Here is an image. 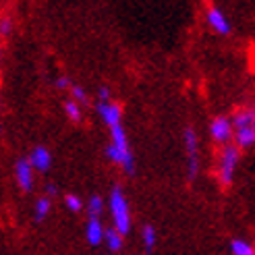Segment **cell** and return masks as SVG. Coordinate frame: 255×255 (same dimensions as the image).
Here are the masks:
<instances>
[{"label":"cell","mask_w":255,"mask_h":255,"mask_svg":"<svg viewBox=\"0 0 255 255\" xmlns=\"http://www.w3.org/2000/svg\"><path fill=\"white\" fill-rule=\"evenodd\" d=\"M106 158L125 170V174L133 176L135 174V156L131 151V145H129V137H127V131L123 125H114L110 127V143L106 145Z\"/></svg>","instance_id":"cell-1"},{"label":"cell","mask_w":255,"mask_h":255,"mask_svg":"<svg viewBox=\"0 0 255 255\" xmlns=\"http://www.w3.org/2000/svg\"><path fill=\"white\" fill-rule=\"evenodd\" d=\"M108 208H110V214H112L114 228H117L123 237H127L131 233V208H129V201H127V195H125L123 187L114 185L110 189Z\"/></svg>","instance_id":"cell-2"},{"label":"cell","mask_w":255,"mask_h":255,"mask_svg":"<svg viewBox=\"0 0 255 255\" xmlns=\"http://www.w3.org/2000/svg\"><path fill=\"white\" fill-rule=\"evenodd\" d=\"M231 119L235 127V145L239 149L255 145V108H241Z\"/></svg>","instance_id":"cell-3"},{"label":"cell","mask_w":255,"mask_h":255,"mask_svg":"<svg viewBox=\"0 0 255 255\" xmlns=\"http://www.w3.org/2000/svg\"><path fill=\"white\" fill-rule=\"evenodd\" d=\"M241 162V149L235 143L222 145L218 160H216V174H218V183L222 187H231L235 181V172Z\"/></svg>","instance_id":"cell-4"},{"label":"cell","mask_w":255,"mask_h":255,"mask_svg":"<svg viewBox=\"0 0 255 255\" xmlns=\"http://www.w3.org/2000/svg\"><path fill=\"white\" fill-rule=\"evenodd\" d=\"M183 139H185V154H187V178L195 181L199 174V139L193 127H187Z\"/></svg>","instance_id":"cell-5"},{"label":"cell","mask_w":255,"mask_h":255,"mask_svg":"<svg viewBox=\"0 0 255 255\" xmlns=\"http://www.w3.org/2000/svg\"><path fill=\"white\" fill-rule=\"evenodd\" d=\"M210 137H212V141L220 143V145H228V143H231V139H235L233 119H228V117H216L210 123Z\"/></svg>","instance_id":"cell-6"},{"label":"cell","mask_w":255,"mask_h":255,"mask_svg":"<svg viewBox=\"0 0 255 255\" xmlns=\"http://www.w3.org/2000/svg\"><path fill=\"white\" fill-rule=\"evenodd\" d=\"M33 170L35 168L31 166L29 158H19L15 162V181L23 193H29L33 189Z\"/></svg>","instance_id":"cell-7"},{"label":"cell","mask_w":255,"mask_h":255,"mask_svg":"<svg viewBox=\"0 0 255 255\" xmlns=\"http://www.w3.org/2000/svg\"><path fill=\"white\" fill-rule=\"evenodd\" d=\"M96 110H98V117L102 119V123H104L108 129L114 125H123V108L117 102H98Z\"/></svg>","instance_id":"cell-8"},{"label":"cell","mask_w":255,"mask_h":255,"mask_svg":"<svg viewBox=\"0 0 255 255\" xmlns=\"http://www.w3.org/2000/svg\"><path fill=\"white\" fill-rule=\"evenodd\" d=\"M206 21L210 25V29H214L218 35H228V33H231V29H233L228 17L224 15L220 8H216V6H210L206 10Z\"/></svg>","instance_id":"cell-9"},{"label":"cell","mask_w":255,"mask_h":255,"mask_svg":"<svg viewBox=\"0 0 255 255\" xmlns=\"http://www.w3.org/2000/svg\"><path fill=\"white\" fill-rule=\"evenodd\" d=\"M106 231H108V228H104V224H102L100 218H87V224H85V239H87V243L92 245V247H98V245L104 243Z\"/></svg>","instance_id":"cell-10"},{"label":"cell","mask_w":255,"mask_h":255,"mask_svg":"<svg viewBox=\"0 0 255 255\" xmlns=\"http://www.w3.org/2000/svg\"><path fill=\"white\" fill-rule=\"evenodd\" d=\"M29 162L35 170L40 172H48L50 166H52V154H50V149L44 147V145H37L33 147V151L29 154Z\"/></svg>","instance_id":"cell-11"},{"label":"cell","mask_w":255,"mask_h":255,"mask_svg":"<svg viewBox=\"0 0 255 255\" xmlns=\"http://www.w3.org/2000/svg\"><path fill=\"white\" fill-rule=\"evenodd\" d=\"M50 210H52V197H48V195H40L35 199L33 203V220L35 222H42L48 218V214Z\"/></svg>","instance_id":"cell-12"},{"label":"cell","mask_w":255,"mask_h":255,"mask_svg":"<svg viewBox=\"0 0 255 255\" xmlns=\"http://www.w3.org/2000/svg\"><path fill=\"white\" fill-rule=\"evenodd\" d=\"M104 243H106V247H108V251H112V253H119L121 249H123V245H125V237L117 231V228H108L106 231V239H104Z\"/></svg>","instance_id":"cell-13"},{"label":"cell","mask_w":255,"mask_h":255,"mask_svg":"<svg viewBox=\"0 0 255 255\" xmlns=\"http://www.w3.org/2000/svg\"><path fill=\"white\" fill-rule=\"evenodd\" d=\"M141 243H143V249L145 251H154L156 249V243H158V233L156 228L151 224H145L141 228Z\"/></svg>","instance_id":"cell-14"},{"label":"cell","mask_w":255,"mask_h":255,"mask_svg":"<svg viewBox=\"0 0 255 255\" xmlns=\"http://www.w3.org/2000/svg\"><path fill=\"white\" fill-rule=\"evenodd\" d=\"M65 114L71 123H81L83 121V110H81V104L79 102H75L73 98H69L65 102Z\"/></svg>","instance_id":"cell-15"},{"label":"cell","mask_w":255,"mask_h":255,"mask_svg":"<svg viewBox=\"0 0 255 255\" xmlns=\"http://www.w3.org/2000/svg\"><path fill=\"white\" fill-rule=\"evenodd\" d=\"M85 210H87V218H100L102 212H104V199L100 195H92L85 203Z\"/></svg>","instance_id":"cell-16"},{"label":"cell","mask_w":255,"mask_h":255,"mask_svg":"<svg viewBox=\"0 0 255 255\" xmlns=\"http://www.w3.org/2000/svg\"><path fill=\"white\" fill-rule=\"evenodd\" d=\"M231 253L233 255H255V247L245 239H235L231 243Z\"/></svg>","instance_id":"cell-17"},{"label":"cell","mask_w":255,"mask_h":255,"mask_svg":"<svg viewBox=\"0 0 255 255\" xmlns=\"http://www.w3.org/2000/svg\"><path fill=\"white\" fill-rule=\"evenodd\" d=\"M65 208L69 210V212H73V214H79V212H83L85 210V201L79 197V195H73V193H69V195H65Z\"/></svg>","instance_id":"cell-18"},{"label":"cell","mask_w":255,"mask_h":255,"mask_svg":"<svg viewBox=\"0 0 255 255\" xmlns=\"http://www.w3.org/2000/svg\"><path fill=\"white\" fill-rule=\"evenodd\" d=\"M71 98H73L75 102H79V104L83 106L89 96H87V92H85V89H83L81 85H73V87H71Z\"/></svg>","instance_id":"cell-19"},{"label":"cell","mask_w":255,"mask_h":255,"mask_svg":"<svg viewBox=\"0 0 255 255\" xmlns=\"http://www.w3.org/2000/svg\"><path fill=\"white\" fill-rule=\"evenodd\" d=\"M10 31H12V21H10L8 17H2V19H0V35L8 37Z\"/></svg>","instance_id":"cell-20"},{"label":"cell","mask_w":255,"mask_h":255,"mask_svg":"<svg viewBox=\"0 0 255 255\" xmlns=\"http://www.w3.org/2000/svg\"><path fill=\"white\" fill-rule=\"evenodd\" d=\"M98 102H112L110 100V87H106V85L98 87Z\"/></svg>","instance_id":"cell-21"},{"label":"cell","mask_w":255,"mask_h":255,"mask_svg":"<svg viewBox=\"0 0 255 255\" xmlns=\"http://www.w3.org/2000/svg\"><path fill=\"white\" fill-rule=\"evenodd\" d=\"M54 85H56L58 89H71V87H73V83H71V79H69V77H65V75H60V77H56V81H54Z\"/></svg>","instance_id":"cell-22"},{"label":"cell","mask_w":255,"mask_h":255,"mask_svg":"<svg viewBox=\"0 0 255 255\" xmlns=\"http://www.w3.org/2000/svg\"><path fill=\"white\" fill-rule=\"evenodd\" d=\"M56 193H58V187H56L54 183H46V185H44V195L56 197Z\"/></svg>","instance_id":"cell-23"}]
</instances>
